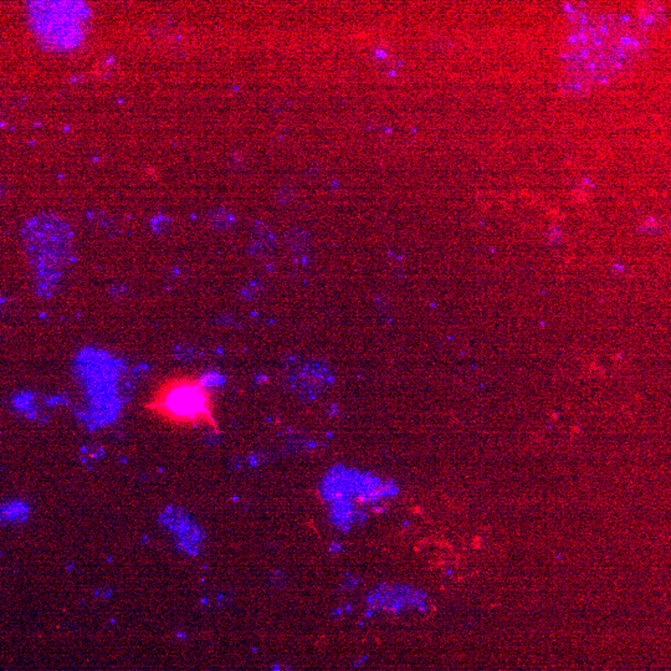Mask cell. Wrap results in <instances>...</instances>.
<instances>
[{"mask_svg":"<svg viewBox=\"0 0 671 671\" xmlns=\"http://www.w3.org/2000/svg\"><path fill=\"white\" fill-rule=\"evenodd\" d=\"M567 44H568L571 48H576V46L578 45V39H577V35H576V32H574V31H573L571 35H568V37H567Z\"/></svg>","mask_w":671,"mask_h":671,"instance_id":"277c9868","label":"cell"},{"mask_svg":"<svg viewBox=\"0 0 671 671\" xmlns=\"http://www.w3.org/2000/svg\"><path fill=\"white\" fill-rule=\"evenodd\" d=\"M29 14L37 35L57 49H71L80 43L88 17L82 3H31Z\"/></svg>","mask_w":671,"mask_h":671,"instance_id":"7a4b0ae2","label":"cell"},{"mask_svg":"<svg viewBox=\"0 0 671 671\" xmlns=\"http://www.w3.org/2000/svg\"><path fill=\"white\" fill-rule=\"evenodd\" d=\"M168 410L179 420L196 422L208 415L207 398L202 389L187 383V386H179L169 393Z\"/></svg>","mask_w":671,"mask_h":671,"instance_id":"3957f363","label":"cell"},{"mask_svg":"<svg viewBox=\"0 0 671 671\" xmlns=\"http://www.w3.org/2000/svg\"><path fill=\"white\" fill-rule=\"evenodd\" d=\"M23 240L34 283L39 291L48 292L68 265L73 233L59 216L39 214L25 223Z\"/></svg>","mask_w":671,"mask_h":671,"instance_id":"6da1fadb","label":"cell"}]
</instances>
